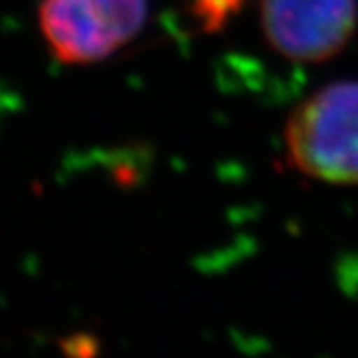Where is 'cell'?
Returning <instances> with one entry per match:
<instances>
[{
	"label": "cell",
	"mask_w": 358,
	"mask_h": 358,
	"mask_svg": "<svg viewBox=\"0 0 358 358\" xmlns=\"http://www.w3.org/2000/svg\"><path fill=\"white\" fill-rule=\"evenodd\" d=\"M285 147L304 177L358 184V80L328 85L306 97L287 119Z\"/></svg>",
	"instance_id": "1"
},
{
	"label": "cell",
	"mask_w": 358,
	"mask_h": 358,
	"mask_svg": "<svg viewBox=\"0 0 358 358\" xmlns=\"http://www.w3.org/2000/svg\"><path fill=\"white\" fill-rule=\"evenodd\" d=\"M147 20V0H43L39 27L52 55L71 65L108 59Z\"/></svg>",
	"instance_id": "2"
},
{
	"label": "cell",
	"mask_w": 358,
	"mask_h": 358,
	"mask_svg": "<svg viewBox=\"0 0 358 358\" xmlns=\"http://www.w3.org/2000/svg\"><path fill=\"white\" fill-rule=\"evenodd\" d=\"M259 13L264 35L280 57L322 63L350 43L358 0H262Z\"/></svg>",
	"instance_id": "3"
}]
</instances>
